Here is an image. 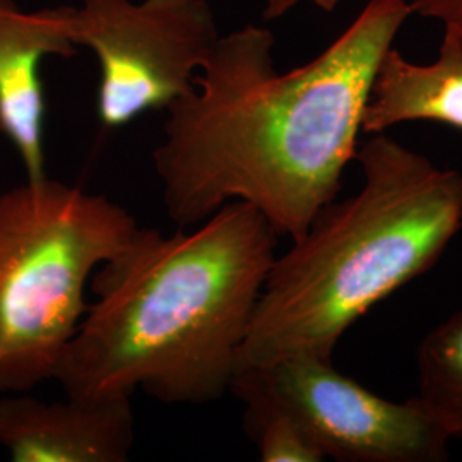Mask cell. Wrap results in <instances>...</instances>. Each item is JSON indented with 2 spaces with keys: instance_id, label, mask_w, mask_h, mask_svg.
Wrapping results in <instances>:
<instances>
[{
  "instance_id": "1",
  "label": "cell",
  "mask_w": 462,
  "mask_h": 462,
  "mask_svg": "<svg viewBox=\"0 0 462 462\" xmlns=\"http://www.w3.org/2000/svg\"><path fill=\"white\" fill-rule=\"evenodd\" d=\"M411 14L410 0H370L319 57L286 74L269 30L219 36L194 89L166 108L152 152L168 216L194 226L242 200L298 240L337 198L380 62Z\"/></svg>"
},
{
  "instance_id": "2",
  "label": "cell",
  "mask_w": 462,
  "mask_h": 462,
  "mask_svg": "<svg viewBox=\"0 0 462 462\" xmlns=\"http://www.w3.org/2000/svg\"><path fill=\"white\" fill-rule=\"evenodd\" d=\"M278 236L242 200L194 231L139 228L131 245L93 274L98 300L53 379L74 397L141 391L166 404H206L225 396Z\"/></svg>"
},
{
  "instance_id": "3",
  "label": "cell",
  "mask_w": 462,
  "mask_h": 462,
  "mask_svg": "<svg viewBox=\"0 0 462 462\" xmlns=\"http://www.w3.org/2000/svg\"><path fill=\"white\" fill-rule=\"evenodd\" d=\"M364 182L334 199L267 274L240 364L332 360L346 330L425 274L462 226V173L387 133L358 146Z\"/></svg>"
},
{
  "instance_id": "4",
  "label": "cell",
  "mask_w": 462,
  "mask_h": 462,
  "mask_svg": "<svg viewBox=\"0 0 462 462\" xmlns=\"http://www.w3.org/2000/svg\"><path fill=\"white\" fill-rule=\"evenodd\" d=\"M137 231L106 196L49 177L0 194V393L53 379L89 307V278Z\"/></svg>"
},
{
  "instance_id": "5",
  "label": "cell",
  "mask_w": 462,
  "mask_h": 462,
  "mask_svg": "<svg viewBox=\"0 0 462 462\" xmlns=\"http://www.w3.org/2000/svg\"><path fill=\"white\" fill-rule=\"evenodd\" d=\"M217 40L206 0H83L74 7V43L98 59L105 129H120L192 91Z\"/></svg>"
},
{
  "instance_id": "6",
  "label": "cell",
  "mask_w": 462,
  "mask_h": 462,
  "mask_svg": "<svg viewBox=\"0 0 462 462\" xmlns=\"http://www.w3.org/2000/svg\"><path fill=\"white\" fill-rule=\"evenodd\" d=\"M230 391L276 402L307 430L328 459L341 462H439L448 435L413 396L391 401L309 355L269 364H238Z\"/></svg>"
},
{
  "instance_id": "7",
  "label": "cell",
  "mask_w": 462,
  "mask_h": 462,
  "mask_svg": "<svg viewBox=\"0 0 462 462\" xmlns=\"http://www.w3.org/2000/svg\"><path fill=\"white\" fill-rule=\"evenodd\" d=\"M134 437L131 396L0 401V446L14 462H125Z\"/></svg>"
},
{
  "instance_id": "8",
  "label": "cell",
  "mask_w": 462,
  "mask_h": 462,
  "mask_svg": "<svg viewBox=\"0 0 462 462\" xmlns=\"http://www.w3.org/2000/svg\"><path fill=\"white\" fill-rule=\"evenodd\" d=\"M76 51L74 7L24 13L16 0H0V131L14 144L28 180L47 177L42 60Z\"/></svg>"
},
{
  "instance_id": "9",
  "label": "cell",
  "mask_w": 462,
  "mask_h": 462,
  "mask_svg": "<svg viewBox=\"0 0 462 462\" xmlns=\"http://www.w3.org/2000/svg\"><path fill=\"white\" fill-rule=\"evenodd\" d=\"M408 122H435L462 131V34L444 28L439 57L416 64L393 47L380 62L365 106V134Z\"/></svg>"
},
{
  "instance_id": "10",
  "label": "cell",
  "mask_w": 462,
  "mask_h": 462,
  "mask_svg": "<svg viewBox=\"0 0 462 462\" xmlns=\"http://www.w3.org/2000/svg\"><path fill=\"white\" fill-rule=\"evenodd\" d=\"M416 365L418 401L450 440L462 439V312L421 339Z\"/></svg>"
},
{
  "instance_id": "11",
  "label": "cell",
  "mask_w": 462,
  "mask_h": 462,
  "mask_svg": "<svg viewBox=\"0 0 462 462\" xmlns=\"http://www.w3.org/2000/svg\"><path fill=\"white\" fill-rule=\"evenodd\" d=\"M245 404V430L264 462H320L326 457L297 420L276 402L252 393L236 394Z\"/></svg>"
},
{
  "instance_id": "12",
  "label": "cell",
  "mask_w": 462,
  "mask_h": 462,
  "mask_svg": "<svg viewBox=\"0 0 462 462\" xmlns=\"http://www.w3.org/2000/svg\"><path fill=\"white\" fill-rule=\"evenodd\" d=\"M413 14L437 19L462 34V0H410Z\"/></svg>"
},
{
  "instance_id": "13",
  "label": "cell",
  "mask_w": 462,
  "mask_h": 462,
  "mask_svg": "<svg viewBox=\"0 0 462 462\" xmlns=\"http://www.w3.org/2000/svg\"><path fill=\"white\" fill-rule=\"evenodd\" d=\"M300 2L305 0H264V17L265 19H278L284 14H288L293 7H297ZM312 2L319 9L332 13L343 0H307Z\"/></svg>"
}]
</instances>
